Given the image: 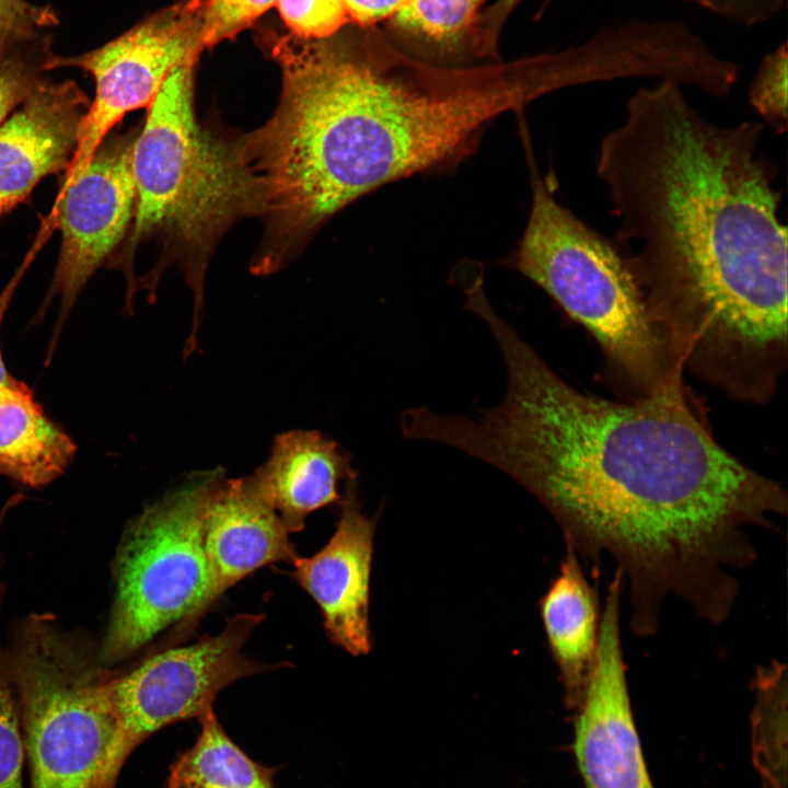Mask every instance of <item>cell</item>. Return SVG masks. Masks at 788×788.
Wrapping results in <instances>:
<instances>
[{"label":"cell","mask_w":788,"mask_h":788,"mask_svg":"<svg viewBox=\"0 0 788 788\" xmlns=\"http://www.w3.org/2000/svg\"><path fill=\"white\" fill-rule=\"evenodd\" d=\"M480 318L507 372L501 403L476 418L424 408L416 437L508 474L579 557H610L636 636L657 633L671 596L725 622L738 572L756 559L748 530L774 528L786 489L715 439L684 378L638 401L599 397L561 379L494 309Z\"/></svg>","instance_id":"1"},{"label":"cell","mask_w":788,"mask_h":788,"mask_svg":"<svg viewBox=\"0 0 788 788\" xmlns=\"http://www.w3.org/2000/svg\"><path fill=\"white\" fill-rule=\"evenodd\" d=\"M661 80L626 102L595 173L653 320L690 372L769 403L787 368V229L764 124L719 125Z\"/></svg>","instance_id":"2"},{"label":"cell","mask_w":788,"mask_h":788,"mask_svg":"<svg viewBox=\"0 0 788 788\" xmlns=\"http://www.w3.org/2000/svg\"><path fill=\"white\" fill-rule=\"evenodd\" d=\"M259 44L281 92L244 152L268 209L299 236L383 185L454 164L489 123L543 94L532 56L441 66L374 27L314 40L267 28Z\"/></svg>","instance_id":"3"},{"label":"cell","mask_w":788,"mask_h":788,"mask_svg":"<svg viewBox=\"0 0 788 788\" xmlns=\"http://www.w3.org/2000/svg\"><path fill=\"white\" fill-rule=\"evenodd\" d=\"M532 174L530 213L508 266L593 336L618 399L638 401L684 378L619 250L559 204L552 182Z\"/></svg>","instance_id":"4"},{"label":"cell","mask_w":788,"mask_h":788,"mask_svg":"<svg viewBox=\"0 0 788 788\" xmlns=\"http://www.w3.org/2000/svg\"><path fill=\"white\" fill-rule=\"evenodd\" d=\"M198 59L174 68L148 106L134 140L136 186L132 240L163 236L182 262L194 293L188 343H196L202 310L204 277L213 247L237 219L254 216L251 181L234 139L204 130L194 111V70Z\"/></svg>","instance_id":"5"},{"label":"cell","mask_w":788,"mask_h":788,"mask_svg":"<svg viewBox=\"0 0 788 788\" xmlns=\"http://www.w3.org/2000/svg\"><path fill=\"white\" fill-rule=\"evenodd\" d=\"M22 719L31 788H116L118 725L99 647L31 614L4 652Z\"/></svg>","instance_id":"6"},{"label":"cell","mask_w":788,"mask_h":788,"mask_svg":"<svg viewBox=\"0 0 788 788\" xmlns=\"http://www.w3.org/2000/svg\"><path fill=\"white\" fill-rule=\"evenodd\" d=\"M222 476L219 468L194 474L126 528L114 563L113 611L99 646L103 665L125 659L163 629L190 622L210 606L202 530Z\"/></svg>","instance_id":"7"},{"label":"cell","mask_w":788,"mask_h":788,"mask_svg":"<svg viewBox=\"0 0 788 788\" xmlns=\"http://www.w3.org/2000/svg\"><path fill=\"white\" fill-rule=\"evenodd\" d=\"M206 0H177L112 42L71 57L51 56L46 70L76 67L89 72L95 93L83 115L62 192L90 163L111 129L129 112L149 106L177 66L198 59Z\"/></svg>","instance_id":"8"},{"label":"cell","mask_w":788,"mask_h":788,"mask_svg":"<svg viewBox=\"0 0 788 788\" xmlns=\"http://www.w3.org/2000/svg\"><path fill=\"white\" fill-rule=\"evenodd\" d=\"M262 615L240 614L218 635L161 651L123 675H108L105 691L118 725L113 765L164 727L199 718L233 682L265 670L242 647Z\"/></svg>","instance_id":"9"},{"label":"cell","mask_w":788,"mask_h":788,"mask_svg":"<svg viewBox=\"0 0 788 788\" xmlns=\"http://www.w3.org/2000/svg\"><path fill=\"white\" fill-rule=\"evenodd\" d=\"M135 138L101 146L88 166L60 193L49 215L61 246L47 301L60 300L48 359L82 288L124 236L136 207L131 170Z\"/></svg>","instance_id":"10"},{"label":"cell","mask_w":788,"mask_h":788,"mask_svg":"<svg viewBox=\"0 0 788 788\" xmlns=\"http://www.w3.org/2000/svg\"><path fill=\"white\" fill-rule=\"evenodd\" d=\"M624 584L614 571L594 667L576 710L573 753L586 788H652L635 725L621 638Z\"/></svg>","instance_id":"11"},{"label":"cell","mask_w":788,"mask_h":788,"mask_svg":"<svg viewBox=\"0 0 788 788\" xmlns=\"http://www.w3.org/2000/svg\"><path fill=\"white\" fill-rule=\"evenodd\" d=\"M344 490L332 537L313 556H297L292 575L318 604L329 639L361 657L372 648L370 580L376 518L362 512L356 478Z\"/></svg>","instance_id":"12"},{"label":"cell","mask_w":788,"mask_h":788,"mask_svg":"<svg viewBox=\"0 0 788 788\" xmlns=\"http://www.w3.org/2000/svg\"><path fill=\"white\" fill-rule=\"evenodd\" d=\"M90 101L70 80H39L21 107L0 126V215L38 182L66 170Z\"/></svg>","instance_id":"13"},{"label":"cell","mask_w":788,"mask_h":788,"mask_svg":"<svg viewBox=\"0 0 788 788\" xmlns=\"http://www.w3.org/2000/svg\"><path fill=\"white\" fill-rule=\"evenodd\" d=\"M289 532L253 475L224 479L206 511L202 546L210 577V605L262 566L297 558Z\"/></svg>","instance_id":"14"},{"label":"cell","mask_w":788,"mask_h":788,"mask_svg":"<svg viewBox=\"0 0 788 788\" xmlns=\"http://www.w3.org/2000/svg\"><path fill=\"white\" fill-rule=\"evenodd\" d=\"M289 533L313 511L340 503L339 485L357 477L350 456L317 430L278 434L268 460L253 474Z\"/></svg>","instance_id":"15"},{"label":"cell","mask_w":788,"mask_h":788,"mask_svg":"<svg viewBox=\"0 0 788 788\" xmlns=\"http://www.w3.org/2000/svg\"><path fill=\"white\" fill-rule=\"evenodd\" d=\"M540 613L558 669L565 705L576 711L594 667L601 615L596 591L569 544H566L558 575L541 599Z\"/></svg>","instance_id":"16"},{"label":"cell","mask_w":788,"mask_h":788,"mask_svg":"<svg viewBox=\"0 0 788 788\" xmlns=\"http://www.w3.org/2000/svg\"><path fill=\"white\" fill-rule=\"evenodd\" d=\"M74 453L71 438L47 418L27 385L0 391V475L39 487L61 475Z\"/></svg>","instance_id":"17"},{"label":"cell","mask_w":788,"mask_h":788,"mask_svg":"<svg viewBox=\"0 0 788 788\" xmlns=\"http://www.w3.org/2000/svg\"><path fill=\"white\" fill-rule=\"evenodd\" d=\"M487 1L407 0L389 20V36L410 55L431 63H484L478 61V36Z\"/></svg>","instance_id":"18"},{"label":"cell","mask_w":788,"mask_h":788,"mask_svg":"<svg viewBox=\"0 0 788 788\" xmlns=\"http://www.w3.org/2000/svg\"><path fill=\"white\" fill-rule=\"evenodd\" d=\"M198 721L195 743L175 757L165 788H275L278 768L247 755L223 730L212 708Z\"/></svg>","instance_id":"19"},{"label":"cell","mask_w":788,"mask_h":788,"mask_svg":"<svg viewBox=\"0 0 788 788\" xmlns=\"http://www.w3.org/2000/svg\"><path fill=\"white\" fill-rule=\"evenodd\" d=\"M753 743L757 767L767 788H785L787 671L773 661L758 668L753 680Z\"/></svg>","instance_id":"20"},{"label":"cell","mask_w":788,"mask_h":788,"mask_svg":"<svg viewBox=\"0 0 788 788\" xmlns=\"http://www.w3.org/2000/svg\"><path fill=\"white\" fill-rule=\"evenodd\" d=\"M35 40L0 49V126L37 84L53 54Z\"/></svg>","instance_id":"21"},{"label":"cell","mask_w":788,"mask_h":788,"mask_svg":"<svg viewBox=\"0 0 788 788\" xmlns=\"http://www.w3.org/2000/svg\"><path fill=\"white\" fill-rule=\"evenodd\" d=\"M2 595L0 580V603ZM24 758L20 705L0 649V788H23Z\"/></svg>","instance_id":"22"},{"label":"cell","mask_w":788,"mask_h":788,"mask_svg":"<svg viewBox=\"0 0 788 788\" xmlns=\"http://www.w3.org/2000/svg\"><path fill=\"white\" fill-rule=\"evenodd\" d=\"M787 44L764 56L749 90L752 108L778 134L787 130Z\"/></svg>","instance_id":"23"},{"label":"cell","mask_w":788,"mask_h":788,"mask_svg":"<svg viewBox=\"0 0 788 788\" xmlns=\"http://www.w3.org/2000/svg\"><path fill=\"white\" fill-rule=\"evenodd\" d=\"M288 33L301 39H324L349 22L343 0H277Z\"/></svg>","instance_id":"24"},{"label":"cell","mask_w":788,"mask_h":788,"mask_svg":"<svg viewBox=\"0 0 788 788\" xmlns=\"http://www.w3.org/2000/svg\"><path fill=\"white\" fill-rule=\"evenodd\" d=\"M277 0H206L202 46L210 48L235 37L275 7Z\"/></svg>","instance_id":"25"},{"label":"cell","mask_w":788,"mask_h":788,"mask_svg":"<svg viewBox=\"0 0 788 788\" xmlns=\"http://www.w3.org/2000/svg\"><path fill=\"white\" fill-rule=\"evenodd\" d=\"M56 24L57 15L50 8L28 0H0V49L35 40Z\"/></svg>","instance_id":"26"},{"label":"cell","mask_w":788,"mask_h":788,"mask_svg":"<svg viewBox=\"0 0 788 788\" xmlns=\"http://www.w3.org/2000/svg\"><path fill=\"white\" fill-rule=\"evenodd\" d=\"M712 12L732 23L754 26L778 15L787 0H682Z\"/></svg>","instance_id":"27"},{"label":"cell","mask_w":788,"mask_h":788,"mask_svg":"<svg viewBox=\"0 0 788 788\" xmlns=\"http://www.w3.org/2000/svg\"><path fill=\"white\" fill-rule=\"evenodd\" d=\"M524 0H493L480 16L479 49L488 59L499 57V43L502 30L511 14Z\"/></svg>","instance_id":"28"},{"label":"cell","mask_w":788,"mask_h":788,"mask_svg":"<svg viewBox=\"0 0 788 788\" xmlns=\"http://www.w3.org/2000/svg\"><path fill=\"white\" fill-rule=\"evenodd\" d=\"M51 231H53V230H51L48 225L42 224V227H40V229H39V232H38V235H37V239H36L35 243L33 244L32 248H31L30 252L26 254L24 260L22 262L21 266L19 267V269L16 270V273L14 274V276L10 279V281L8 282V285L4 287V289H3L2 292L0 293V328H1V324H2V321H3L4 314H5L7 310H8L9 304H10V302H11V300H12V297H13V294H14L16 288H18V285L20 283L23 275L26 273L28 266L31 265V263H32L33 259L35 258V256H36V254L38 253L39 248H40V247L45 244V242L47 241V239H48V236L50 235ZM19 382H20V381L15 380V379L9 373V371L7 370V367H5L4 362H3V357H2V354H1V348H0V391H1V390H4V389H8V387H11V386H14V385H16Z\"/></svg>","instance_id":"29"},{"label":"cell","mask_w":788,"mask_h":788,"mask_svg":"<svg viewBox=\"0 0 788 788\" xmlns=\"http://www.w3.org/2000/svg\"><path fill=\"white\" fill-rule=\"evenodd\" d=\"M407 0H343L349 22L358 27H374L390 20Z\"/></svg>","instance_id":"30"}]
</instances>
